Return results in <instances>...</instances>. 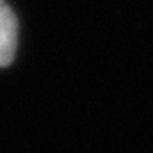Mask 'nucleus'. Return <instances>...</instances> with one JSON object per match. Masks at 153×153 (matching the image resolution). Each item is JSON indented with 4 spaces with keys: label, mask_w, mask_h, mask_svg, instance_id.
<instances>
[{
    "label": "nucleus",
    "mask_w": 153,
    "mask_h": 153,
    "mask_svg": "<svg viewBox=\"0 0 153 153\" xmlns=\"http://www.w3.org/2000/svg\"><path fill=\"white\" fill-rule=\"evenodd\" d=\"M18 46V22L14 12L0 0V68L10 66Z\"/></svg>",
    "instance_id": "nucleus-1"
}]
</instances>
